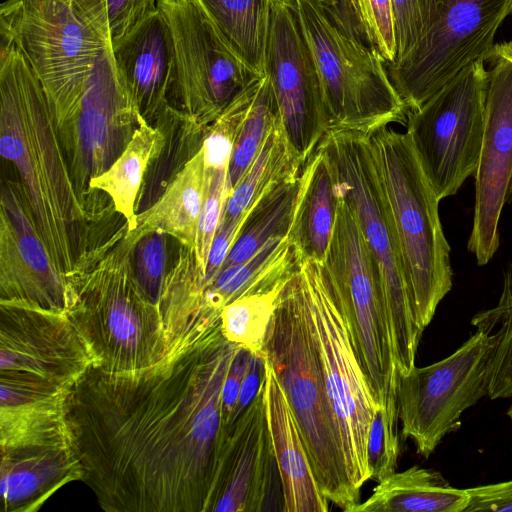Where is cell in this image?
Returning <instances> with one entry per match:
<instances>
[{
	"mask_svg": "<svg viewBox=\"0 0 512 512\" xmlns=\"http://www.w3.org/2000/svg\"><path fill=\"white\" fill-rule=\"evenodd\" d=\"M491 352V339L476 331L448 357L398 375L401 433L413 440L419 455L428 458L460 428L462 413L488 395Z\"/></svg>",
	"mask_w": 512,
	"mask_h": 512,
	"instance_id": "cell-15",
	"label": "cell"
},
{
	"mask_svg": "<svg viewBox=\"0 0 512 512\" xmlns=\"http://www.w3.org/2000/svg\"><path fill=\"white\" fill-rule=\"evenodd\" d=\"M11 186L1 212V301L67 309L73 284L55 268L26 204Z\"/></svg>",
	"mask_w": 512,
	"mask_h": 512,
	"instance_id": "cell-21",
	"label": "cell"
},
{
	"mask_svg": "<svg viewBox=\"0 0 512 512\" xmlns=\"http://www.w3.org/2000/svg\"><path fill=\"white\" fill-rule=\"evenodd\" d=\"M471 324L492 341L488 371L489 398L512 397L511 268L504 273L502 291L497 305L474 315Z\"/></svg>",
	"mask_w": 512,
	"mask_h": 512,
	"instance_id": "cell-32",
	"label": "cell"
},
{
	"mask_svg": "<svg viewBox=\"0 0 512 512\" xmlns=\"http://www.w3.org/2000/svg\"><path fill=\"white\" fill-rule=\"evenodd\" d=\"M469 503L465 512H512V480L467 489Z\"/></svg>",
	"mask_w": 512,
	"mask_h": 512,
	"instance_id": "cell-42",
	"label": "cell"
},
{
	"mask_svg": "<svg viewBox=\"0 0 512 512\" xmlns=\"http://www.w3.org/2000/svg\"><path fill=\"white\" fill-rule=\"evenodd\" d=\"M157 8L172 38L178 112L208 126L263 77L234 52L197 0H157Z\"/></svg>",
	"mask_w": 512,
	"mask_h": 512,
	"instance_id": "cell-14",
	"label": "cell"
},
{
	"mask_svg": "<svg viewBox=\"0 0 512 512\" xmlns=\"http://www.w3.org/2000/svg\"><path fill=\"white\" fill-rule=\"evenodd\" d=\"M486 86L480 59L420 108L408 112L406 133L440 200L455 195L475 176L484 133Z\"/></svg>",
	"mask_w": 512,
	"mask_h": 512,
	"instance_id": "cell-11",
	"label": "cell"
},
{
	"mask_svg": "<svg viewBox=\"0 0 512 512\" xmlns=\"http://www.w3.org/2000/svg\"><path fill=\"white\" fill-rule=\"evenodd\" d=\"M299 176L275 185L252 204L223 267L244 262L270 240L288 236Z\"/></svg>",
	"mask_w": 512,
	"mask_h": 512,
	"instance_id": "cell-29",
	"label": "cell"
},
{
	"mask_svg": "<svg viewBox=\"0 0 512 512\" xmlns=\"http://www.w3.org/2000/svg\"><path fill=\"white\" fill-rule=\"evenodd\" d=\"M485 123L475 173V205L467 248L486 265L499 247V220L512 200V40L485 55Z\"/></svg>",
	"mask_w": 512,
	"mask_h": 512,
	"instance_id": "cell-19",
	"label": "cell"
},
{
	"mask_svg": "<svg viewBox=\"0 0 512 512\" xmlns=\"http://www.w3.org/2000/svg\"><path fill=\"white\" fill-rule=\"evenodd\" d=\"M278 118L277 102L271 84L264 76L234 143L227 172L231 190L253 162Z\"/></svg>",
	"mask_w": 512,
	"mask_h": 512,
	"instance_id": "cell-33",
	"label": "cell"
},
{
	"mask_svg": "<svg viewBox=\"0 0 512 512\" xmlns=\"http://www.w3.org/2000/svg\"><path fill=\"white\" fill-rule=\"evenodd\" d=\"M0 151L22 180L23 200L56 270L66 279L87 253L81 201L44 89L24 55L0 36Z\"/></svg>",
	"mask_w": 512,
	"mask_h": 512,
	"instance_id": "cell-2",
	"label": "cell"
},
{
	"mask_svg": "<svg viewBox=\"0 0 512 512\" xmlns=\"http://www.w3.org/2000/svg\"><path fill=\"white\" fill-rule=\"evenodd\" d=\"M294 273L270 280L225 305L220 312L223 336L239 347L263 354L280 294Z\"/></svg>",
	"mask_w": 512,
	"mask_h": 512,
	"instance_id": "cell-31",
	"label": "cell"
},
{
	"mask_svg": "<svg viewBox=\"0 0 512 512\" xmlns=\"http://www.w3.org/2000/svg\"><path fill=\"white\" fill-rule=\"evenodd\" d=\"M160 144V133L146 120L136 129L121 155L90 183L93 189L110 196L117 212L128 221L130 231L137 228L135 203L144 171Z\"/></svg>",
	"mask_w": 512,
	"mask_h": 512,
	"instance_id": "cell-30",
	"label": "cell"
},
{
	"mask_svg": "<svg viewBox=\"0 0 512 512\" xmlns=\"http://www.w3.org/2000/svg\"><path fill=\"white\" fill-rule=\"evenodd\" d=\"M75 8L109 44L128 34L150 12L157 0H71Z\"/></svg>",
	"mask_w": 512,
	"mask_h": 512,
	"instance_id": "cell-35",
	"label": "cell"
},
{
	"mask_svg": "<svg viewBox=\"0 0 512 512\" xmlns=\"http://www.w3.org/2000/svg\"><path fill=\"white\" fill-rule=\"evenodd\" d=\"M246 214L235 219L221 218L210 246L205 276L202 282V292L222 269L245 220Z\"/></svg>",
	"mask_w": 512,
	"mask_h": 512,
	"instance_id": "cell-40",
	"label": "cell"
},
{
	"mask_svg": "<svg viewBox=\"0 0 512 512\" xmlns=\"http://www.w3.org/2000/svg\"><path fill=\"white\" fill-rule=\"evenodd\" d=\"M467 489L451 486L434 470L412 466L378 482L350 512H465Z\"/></svg>",
	"mask_w": 512,
	"mask_h": 512,
	"instance_id": "cell-25",
	"label": "cell"
},
{
	"mask_svg": "<svg viewBox=\"0 0 512 512\" xmlns=\"http://www.w3.org/2000/svg\"><path fill=\"white\" fill-rule=\"evenodd\" d=\"M265 76L284 134L304 166L329 130L322 87L296 0H271Z\"/></svg>",
	"mask_w": 512,
	"mask_h": 512,
	"instance_id": "cell-18",
	"label": "cell"
},
{
	"mask_svg": "<svg viewBox=\"0 0 512 512\" xmlns=\"http://www.w3.org/2000/svg\"><path fill=\"white\" fill-rule=\"evenodd\" d=\"M351 25L387 66L396 61L395 23L391 0H337Z\"/></svg>",
	"mask_w": 512,
	"mask_h": 512,
	"instance_id": "cell-34",
	"label": "cell"
},
{
	"mask_svg": "<svg viewBox=\"0 0 512 512\" xmlns=\"http://www.w3.org/2000/svg\"><path fill=\"white\" fill-rule=\"evenodd\" d=\"M399 454L398 424L390 421L385 410L379 406L373 413L367 443L370 480L380 482L394 473Z\"/></svg>",
	"mask_w": 512,
	"mask_h": 512,
	"instance_id": "cell-37",
	"label": "cell"
},
{
	"mask_svg": "<svg viewBox=\"0 0 512 512\" xmlns=\"http://www.w3.org/2000/svg\"><path fill=\"white\" fill-rule=\"evenodd\" d=\"M512 0H439L428 30L400 60L387 65L408 112L420 108L495 44Z\"/></svg>",
	"mask_w": 512,
	"mask_h": 512,
	"instance_id": "cell-13",
	"label": "cell"
},
{
	"mask_svg": "<svg viewBox=\"0 0 512 512\" xmlns=\"http://www.w3.org/2000/svg\"><path fill=\"white\" fill-rule=\"evenodd\" d=\"M1 386L67 395L98 360L65 310L1 301Z\"/></svg>",
	"mask_w": 512,
	"mask_h": 512,
	"instance_id": "cell-12",
	"label": "cell"
},
{
	"mask_svg": "<svg viewBox=\"0 0 512 512\" xmlns=\"http://www.w3.org/2000/svg\"><path fill=\"white\" fill-rule=\"evenodd\" d=\"M234 52L265 76L271 0H197Z\"/></svg>",
	"mask_w": 512,
	"mask_h": 512,
	"instance_id": "cell-28",
	"label": "cell"
},
{
	"mask_svg": "<svg viewBox=\"0 0 512 512\" xmlns=\"http://www.w3.org/2000/svg\"><path fill=\"white\" fill-rule=\"evenodd\" d=\"M116 69L141 116L178 114L177 78L169 26L157 8L112 44Z\"/></svg>",
	"mask_w": 512,
	"mask_h": 512,
	"instance_id": "cell-22",
	"label": "cell"
},
{
	"mask_svg": "<svg viewBox=\"0 0 512 512\" xmlns=\"http://www.w3.org/2000/svg\"><path fill=\"white\" fill-rule=\"evenodd\" d=\"M299 269V268H298ZM297 271L284 286L263 353L294 415L324 496L345 512L359 503L347 475Z\"/></svg>",
	"mask_w": 512,
	"mask_h": 512,
	"instance_id": "cell-3",
	"label": "cell"
},
{
	"mask_svg": "<svg viewBox=\"0 0 512 512\" xmlns=\"http://www.w3.org/2000/svg\"><path fill=\"white\" fill-rule=\"evenodd\" d=\"M265 378L266 357L264 353H252L241 385L237 405L232 417L231 426L245 413L256 396L263 389Z\"/></svg>",
	"mask_w": 512,
	"mask_h": 512,
	"instance_id": "cell-43",
	"label": "cell"
},
{
	"mask_svg": "<svg viewBox=\"0 0 512 512\" xmlns=\"http://www.w3.org/2000/svg\"><path fill=\"white\" fill-rule=\"evenodd\" d=\"M320 79L329 130L371 133L406 124L408 109L386 65L355 31L337 0H296Z\"/></svg>",
	"mask_w": 512,
	"mask_h": 512,
	"instance_id": "cell-5",
	"label": "cell"
},
{
	"mask_svg": "<svg viewBox=\"0 0 512 512\" xmlns=\"http://www.w3.org/2000/svg\"><path fill=\"white\" fill-rule=\"evenodd\" d=\"M387 197L412 307L424 330L452 288L450 246L439 216L441 201L409 135L386 126L369 133Z\"/></svg>",
	"mask_w": 512,
	"mask_h": 512,
	"instance_id": "cell-4",
	"label": "cell"
},
{
	"mask_svg": "<svg viewBox=\"0 0 512 512\" xmlns=\"http://www.w3.org/2000/svg\"><path fill=\"white\" fill-rule=\"evenodd\" d=\"M303 168L282 129L280 118L270 128L258 154L232 188L222 219H235L247 213L267 190L292 177Z\"/></svg>",
	"mask_w": 512,
	"mask_h": 512,
	"instance_id": "cell-27",
	"label": "cell"
},
{
	"mask_svg": "<svg viewBox=\"0 0 512 512\" xmlns=\"http://www.w3.org/2000/svg\"><path fill=\"white\" fill-rule=\"evenodd\" d=\"M337 181L321 144L299 176V190L288 233L302 261L324 262L335 225Z\"/></svg>",
	"mask_w": 512,
	"mask_h": 512,
	"instance_id": "cell-24",
	"label": "cell"
},
{
	"mask_svg": "<svg viewBox=\"0 0 512 512\" xmlns=\"http://www.w3.org/2000/svg\"><path fill=\"white\" fill-rule=\"evenodd\" d=\"M284 498L267 422L264 387L223 440L209 511H282Z\"/></svg>",
	"mask_w": 512,
	"mask_h": 512,
	"instance_id": "cell-20",
	"label": "cell"
},
{
	"mask_svg": "<svg viewBox=\"0 0 512 512\" xmlns=\"http://www.w3.org/2000/svg\"><path fill=\"white\" fill-rule=\"evenodd\" d=\"M80 288L74 287L66 312L95 354V367L133 371L164 356L171 338L161 306L144 291L129 261L110 265Z\"/></svg>",
	"mask_w": 512,
	"mask_h": 512,
	"instance_id": "cell-9",
	"label": "cell"
},
{
	"mask_svg": "<svg viewBox=\"0 0 512 512\" xmlns=\"http://www.w3.org/2000/svg\"><path fill=\"white\" fill-rule=\"evenodd\" d=\"M239 346L220 324L191 323L164 356L133 371L91 367L66 420L83 477L110 511H209L226 435L222 388Z\"/></svg>",
	"mask_w": 512,
	"mask_h": 512,
	"instance_id": "cell-1",
	"label": "cell"
},
{
	"mask_svg": "<svg viewBox=\"0 0 512 512\" xmlns=\"http://www.w3.org/2000/svg\"><path fill=\"white\" fill-rule=\"evenodd\" d=\"M166 233L149 231L136 242V277L147 295L160 304L167 259Z\"/></svg>",
	"mask_w": 512,
	"mask_h": 512,
	"instance_id": "cell-39",
	"label": "cell"
},
{
	"mask_svg": "<svg viewBox=\"0 0 512 512\" xmlns=\"http://www.w3.org/2000/svg\"><path fill=\"white\" fill-rule=\"evenodd\" d=\"M1 498L6 512H30L83 471L63 411L0 422Z\"/></svg>",
	"mask_w": 512,
	"mask_h": 512,
	"instance_id": "cell-17",
	"label": "cell"
},
{
	"mask_svg": "<svg viewBox=\"0 0 512 512\" xmlns=\"http://www.w3.org/2000/svg\"><path fill=\"white\" fill-rule=\"evenodd\" d=\"M335 225L324 265L342 300L356 355L371 393L399 421L391 327L375 261L357 219L337 191Z\"/></svg>",
	"mask_w": 512,
	"mask_h": 512,
	"instance_id": "cell-10",
	"label": "cell"
},
{
	"mask_svg": "<svg viewBox=\"0 0 512 512\" xmlns=\"http://www.w3.org/2000/svg\"><path fill=\"white\" fill-rule=\"evenodd\" d=\"M145 119L114 63L109 45L69 116L55 125L78 194L121 155Z\"/></svg>",
	"mask_w": 512,
	"mask_h": 512,
	"instance_id": "cell-16",
	"label": "cell"
},
{
	"mask_svg": "<svg viewBox=\"0 0 512 512\" xmlns=\"http://www.w3.org/2000/svg\"><path fill=\"white\" fill-rule=\"evenodd\" d=\"M335 172L337 191L353 211L375 261L391 327L398 375L415 367L423 333L403 272L398 241L369 134L331 130L319 143Z\"/></svg>",
	"mask_w": 512,
	"mask_h": 512,
	"instance_id": "cell-6",
	"label": "cell"
},
{
	"mask_svg": "<svg viewBox=\"0 0 512 512\" xmlns=\"http://www.w3.org/2000/svg\"><path fill=\"white\" fill-rule=\"evenodd\" d=\"M227 172L228 170H205L203 201L193 252L201 290L210 246L218 229L226 200L231 193Z\"/></svg>",
	"mask_w": 512,
	"mask_h": 512,
	"instance_id": "cell-36",
	"label": "cell"
},
{
	"mask_svg": "<svg viewBox=\"0 0 512 512\" xmlns=\"http://www.w3.org/2000/svg\"><path fill=\"white\" fill-rule=\"evenodd\" d=\"M204 182L205 168L200 147L159 200L145 213L137 215V228L145 233L164 232L194 252Z\"/></svg>",
	"mask_w": 512,
	"mask_h": 512,
	"instance_id": "cell-26",
	"label": "cell"
},
{
	"mask_svg": "<svg viewBox=\"0 0 512 512\" xmlns=\"http://www.w3.org/2000/svg\"><path fill=\"white\" fill-rule=\"evenodd\" d=\"M391 3L398 61L424 36L435 17L439 0H391Z\"/></svg>",
	"mask_w": 512,
	"mask_h": 512,
	"instance_id": "cell-38",
	"label": "cell"
},
{
	"mask_svg": "<svg viewBox=\"0 0 512 512\" xmlns=\"http://www.w3.org/2000/svg\"><path fill=\"white\" fill-rule=\"evenodd\" d=\"M264 398L282 484L283 512H327L329 500L320 490L294 415L267 359Z\"/></svg>",
	"mask_w": 512,
	"mask_h": 512,
	"instance_id": "cell-23",
	"label": "cell"
},
{
	"mask_svg": "<svg viewBox=\"0 0 512 512\" xmlns=\"http://www.w3.org/2000/svg\"><path fill=\"white\" fill-rule=\"evenodd\" d=\"M298 275L348 480L360 499L361 487L370 480L367 443L379 405L358 361L342 300L324 263L303 260Z\"/></svg>",
	"mask_w": 512,
	"mask_h": 512,
	"instance_id": "cell-7",
	"label": "cell"
},
{
	"mask_svg": "<svg viewBox=\"0 0 512 512\" xmlns=\"http://www.w3.org/2000/svg\"><path fill=\"white\" fill-rule=\"evenodd\" d=\"M0 36L17 46L36 74L54 125L73 111L99 58L111 45L71 0L3 1Z\"/></svg>",
	"mask_w": 512,
	"mask_h": 512,
	"instance_id": "cell-8",
	"label": "cell"
},
{
	"mask_svg": "<svg viewBox=\"0 0 512 512\" xmlns=\"http://www.w3.org/2000/svg\"><path fill=\"white\" fill-rule=\"evenodd\" d=\"M252 351L238 347L229 366L222 388V414L226 430L228 431L235 407L237 405L241 385L248 368Z\"/></svg>",
	"mask_w": 512,
	"mask_h": 512,
	"instance_id": "cell-41",
	"label": "cell"
}]
</instances>
